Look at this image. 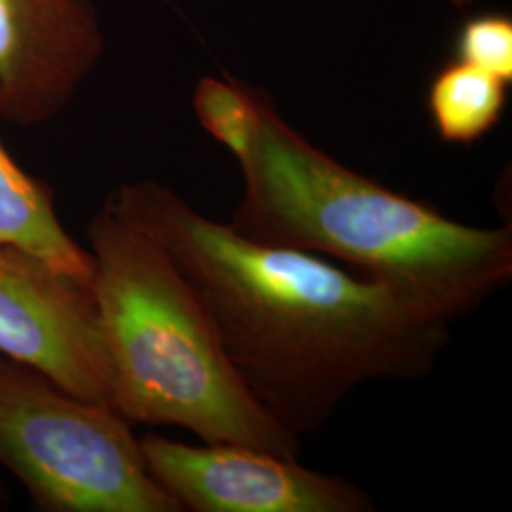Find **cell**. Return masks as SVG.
Listing matches in <instances>:
<instances>
[{"label": "cell", "instance_id": "52a82bcc", "mask_svg": "<svg viewBox=\"0 0 512 512\" xmlns=\"http://www.w3.org/2000/svg\"><path fill=\"white\" fill-rule=\"evenodd\" d=\"M103 52L92 0H0V118L21 128L54 120Z\"/></svg>", "mask_w": 512, "mask_h": 512}, {"label": "cell", "instance_id": "9c48e42d", "mask_svg": "<svg viewBox=\"0 0 512 512\" xmlns=\"http://www.w3.org/2000/svg\"><path fill=\"white\" fill-rule=\"evenodd\" d=\"M503 78L454 59L433 76L427 110L440 141L475 145L501 122L507 105Z\"/></svg>", "mask_w": 512, "mask_h": 512}, {"label": "cell", "instance_id": "30bf717a", "mask_svg": "<svg viewBox=\"0 0 512 512\" xmlns=\"http://www.w3.org/2000/svg\"><path fill=\"white\" fill-rule=\"evenodd\" d=\"M194 110L202 128L238 160L255 126V88L234 78H203L194 93Z\"/></svg>", "mask_w": 512, "mask_h": 512}, {"label": "cell", "instance_id": "8fae6325", "mask_svg": "<svg viewBox=\"0 0 512 512\" xmlns=\"http://www.w3.org/2000/svg\"><path fill=\"white\" fill-rule=\"evenodd\" d=\"M454 46L456 59L511 84L512 19L507 14H480L467 19L459 29Z\"/></svg>", "mask_w": 512, "mask_h": 512}, {"label": "cell", "instance_id": "7c38bea8", "mask_svg": "<svg viewBox=\"0 0 512 512\" xmlns=\"http://www.w3.org/2000/svg\"><path fill=\"white\" fill-rule=\"evenodd\" d=\"M8 503V492H6V486H4V480L0 476V509H4Z\"/></svg>", "mask_w": 512, "mask_h": 512}, {"label": "cell", "instance_id": "ba28073f", "mask_svg": "<svg viewBox=\"0 0 512 512\" xmlns=\"http://www.w3.org/2000/svg\"><path fill=\"white\" fill-rule=\"evenodd\" d=\"M0 245H16L48 260L92 291L93 260L55 211L50 186L27 173L0 141Z\"/></svg>", "mask_w": 512, "mask_h": 512}, {"label": "cell", "instance_id": "7a4b0ae2", "mask_svg": "<svg viewBox=\"0 0 512 512\" xmlns=\"http://www.w3.org/2000/svg\"><path fill=\"white\" fill-rule=\"evenodd\" d=\"M238 162L243 194L230 226L245 238L323 256L456 321L512 279L511 228L442 215L311 145L255 90Z\"/></svg>", "mask_w": 512, "mask_h": 512}, {"label": "cell", "instance_id": "8992f818", "mask_svg": "<svg viewBox=\"0 0 512 512\" xmlns=\"http://www.w3.org/2000/svg\"><path fill=\"white\" fill-rule=\"evenodd\" d=\"M0 355L37 368L78 399L112 408L92 291L16 245H0Z\"/></svg>", "mask_w": 512, "mask_h": 512}, {"label": "cell", "instance_id": "277c9868", "mask_svg": "<svg viewBox=\"0 0 512 512\" xmlns=\"http://www.w3.org/2000/svg\"><path fill=\"white\" fill-rule=\"evenodd\" d=\"M0 467L48 512H181L129 421L0 355Z\"/></svg>", "mask_w": 512, "mask_h": 512}, {"label": "cell", "instance_id": "5b68a950", "mask_svg": "<svg viewBox=\"0 0 512 512\" xmlns=\"http://www.w3.org/2000/svg\"><path fill=\"white\" fill-rule=\"evenodd\" d=\"M141 442L152 478L183 511L370 512V495L342 476L323 475L243 444L190 446L162 435Z\"/></svg>", "mask_w": 512, "mask_h": 512}, {"label": "cell", "instance_id": "4fadbf2b", "mask_svg": "<svg viewBox=\"0 0 512 512\" xmlns=\"http://www.w3.org/2000/svg\"><path fill=\"white\" fill-rule=\"evenodd\" d=\"M448 2H452L454 6H467V4H471L473 0H448Z\"/></svg>", "mask_w": 512, "mask_h": 512}, {"label": "cell", "instance_id": "6da1fadb", "mask_svg": "<svg viewBox=\"0 0 512 512\" xmlns=\"http://www.w3.org/2000/svg\"><path fill=\"white\" fill-rule=\"evenodd\" d=\"M156 239L202 300L228 361L275 421L315 433L361 385L427 376L452 321L323 256L245 238L156 181L105 203Z\"/></svg>", "mask_w": 512, "mask_h": 512}, {"label": "cell", "instance_id": "3957f363", "mask_svg": "<svg viewBox=\"0 0 512 512\" xmlns=\"http://www.w3.org/2000/svg\"><path fill=\"white\" fill-rule=\"evenodd\" d=\"M88 241L112 408L129 423L183 427L203 442L298 458L300 437L256 403L162 245L107 205L90 222Z\"/></svg>", "mask_w": 512, "mask_h": 512}]
</instances>
